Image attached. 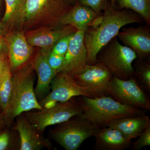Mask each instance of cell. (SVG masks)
<instances>
[{"mask_svg":"<svg viewBox=\"0 0 150 150\" xmlns=\"http://www.w3.org/2000/svg\"><path fill=\"white\" fill-rule=\"evenodd\" d=\"M144 22L138 13L127 9H118L112 6L109 0L102 14L96 18L85 31L87 64H92L98 62L97 56L100 49L116 37L122 28Z\"/></svg>","mask_w":150,"mask_h":150,"instance_id":"obj_1","label":"cell"},{"mask_svg":"<svg viewBox=\"0 0 150 150\" xmlns=\"http://www.w3.org/2000/svg\"><path fill=\"white\" fill-rule=\"evenodd\" d=\"M30 62L12 76L11 93L6 117L7 127H11L16 118L22 113L43 108L35 96L36 74Z\"/></svg>","mask_w":150,"mask_h":150,"instance_id":"obj_2","label":"cell"},{"mask_svg":"<svg viewBox=\"0 0 150 150\" xmlns=\"http://www.w3.org/2000/svg\"><path fill=\"white\" fill-rule=\"evenodd\" d=\"M76 98L82 110L81 115L100 129L107 127L116 118L144 115L146 112L122 104L108 95L95 98L79 96Z\"/></svg>","mask_w":150,"mask_h":150,"instance_id":"obj_3","label":"cell"},{"mask_svg":"<svg viewBox=\"0 0 150 150\" xmlns=\"http://www.w3.org/2000/svg\"><path fill=\"white\" fill-rule=\"evenodd\" d=\"M74 4L71 0H27L23 28H59L60 21Z\"/></svg>","mask_w":150,"mask_h":150,"instance_id":"obj_4","label":"cell"},{"mask_svg":"<svg viewBox=\"0 0 150 150\" xmlns=\"http://www.w3.org/2000/svg\"><path fill=\"white\" fill-rule=\"evenodd\" d=\"M100 129L80 114L56 124L48 133L50 139L65 150H76L87 139L94 137Z\"/></svg>","mask_w":150,"mask_h":150,"instance_id":"obj_5","label":"cell"},{"mask_svg":"<svg viewBox=\"0 0 150 150\" xmlns=\"http://www.w3.org/2000/svg\"><path fill=\"white\" fill-rule=\"evenodd\" d=\"M137 58L136 53L120 43L117 36L103 47L97 56L98 62L107 67L113 76L122 80L134 76L133 62Z\"/></svg>","mask_w":150,"mask_h":150,"instance_id":"obj_6","label":"cell"},{"mask_svg":"<svg viewBox=\"0 0 150 150\" xmlns=\"http://www.w3.org/2000/svg\"><path fill=\"white\" fill-rule=\"evenodd\" d=\"M82 112L76 97L66 102L57 103L50 107L23 113L38 131L43 134L46 127L64 122Z\"/></svg>","mask_w":150,"mask_h":150,"instance_id":"obj_7","label":"cell"},{"mask_svg":"<svg viewBox=\"0 0 150 150\" xmlns=\"http://www.w3.org/2000/svg\"><path fill=\"white\" fill-rule=\"evenodd\" d=\"M107 93L122 104L150 110L149 93L134 76L127 80L120 79L112 76L108 87Z\"/></svg>","mask_w":150,"mask_h":150,"instance_id":"obj_8","label":"cell"},{"mask_svg":"<svg viewBox=\"0 0 150 150\" xmlns=\"http://www.w3.org/2000/svg\"><path fill=\"white\" fill-rule=\"evenodd\" d=\"M112 76L102 63L86 64L82 72L74 76V79L91 98L107 96V89Z\"/></svg>","mask_w":150,"mask_h":150,"instance_id":"obj_9","label":"cell"},{"mask_svg":"<svg viewBox=\"0 0 150 150\" xmlns=\"http://www.w3.org/2000/svg\"><path fill=\"white\" fill-rule=\"evenodd\" d=\"M51 91L38 101L43 108L53 106L58 102H64L79 96L88 97V94L78 85L73 76L64 72L56 74L50 85Z\"/></svg>","mask_w":150,"mask_h":150,"instance_id":"obj_10","label":"cell"},{"mask_svg":"<svg viewBox=\"0 0 150 150\" xmlns=\"http://www.w3.org/2000/svg\"><path fill=\"white\" fill-rule=\"evenodd\" d=\"M8 50L10 70L12 74L31 61L33 47L28 42L21 30L9 31L5 36Z\"/></svg>","mask_w":150,"mask_h":150,"instance_id":"obj_11","label":"cell"},{"mask_svg":"<svg viewBox=\"0 0 150 150\" xmlns=\"http://www.w3.org/2000/svg\"><path fill=\"white\" fill-rule=\"evenodd\" d=\"M85 31L77 30L70 41L64 61L59 72L74 76L83 71L87 62V50L84 42Z\"/></svg>","mask_w":150,"mask_h":150,"instance_id":"obj_12","label":"cell"},{"mask_svg":"<svg viewBox=\"0 0 150 150\" xmlns=\"http://www.w3.org/2000/svg\"><path fill=\"white\" fill-rule=\"evenodd\" d=\"M15 119V126L12 127L18 132L20 150H40L43 148L54 149L50 139L38 132L23 113L17 116Z\"/></svg>","mask_w":150,"mask_h":150,"instance_id":"obj_13","label":"cell"},{"mask_svg":"<svg viewBox=\"0 0 150 150\" xmlns=\"http://www.w3.org/2000/svg\"><path fill=\"white\" fill-rule=\"evenodd\" d=\"M123 45L136 53L137 58L150 59V29L149 25L138 27H123L117 35Z\"/></svg>","mask_w":150,"mask_h":150,"instance_id":"obj_14","label":"cell"},{"mask_svg":"<svg viewBox=\"0 0 150 150\" xmlns=\"http://www.w3.org/2000/svg\"><path fill=\"white\" fill-rule=\"evenodd\" d=\"M51 51L40 48L30 62L37 76V84L34 91L38 101L49 93L51 81L57 74L48 63V56Z\"/></svg>","mask_w":150,"mask_h":150,"instance_id":"obj_15","label":"cell"},{"mask_svg":"<svg viewBox=\"0 0 150 150\" xmlns=\"http://www.w3.org/2000/svg\"><path fill=\"white\" fill-rule=\"evenodd\" d=\"M76 31V29L71 25L58 28H41L29 31L25 36L28 42L33 47L51 50L62 37Z\"/></svg>","mask_w":150,"mask_h":150,"instance_id":"obj_16","label":"cell"},{"mask_svg":"<svg viewBox=\"0 0 150 150\" xmlns=\"http://www.w3.org/2000/svg\"><path fill=\"white\" fill-rule=\"evenodd\" d=\"M103 12H97L88 7L80 4L77 1L61 20L59 27L71 25L77 30L85 31L90 25Z\"/></svg>","mask_w":150,"mask_h":150,"instance_id":"obj_17","label":"cell"},{"mask_svg":"<svg viewBox=\"0 0 150 150\" xmlns=\"http://www.w3.org/2000/svg\"><path fill=\"white\" fill-rule=\"evenodd\" d=\"M94 137L95 150H123L132 143L118 130L108 126L100 129Z\"/></svg>","mask_w":150,"mask_h":150,"instance_id":"obj_18","label":"cell"},{"mask_svg":"<svg viewBox=\"0 0 150 150\" xmlns=\"http://www.w3.org/2000/svg\"><path fill=\"white\" fill-rule=\"evenodd\" d=\"M149 123V117L144 114L116 118L107 126L116 129L124 137L131 140L138 137Z\"/></svg>","mask_w":150,"mask_h":150,"instance_id":"obj_19","label":"cell"},{"mask_svg":"<svg viewBox=\"0 0 150 150\" xmlns=\"http://www.w3.org/2000/svg\"><path fill=\"white\" fill-rule=\"evenodd\" d=\"M27 0H5L6 9L2 23L10 31L21 30L25 22Z\"/></svg>","mask_w":150,"mask_h":150,"instance_id":"obj_20","label":"cell"},{"mask_svg":"<svg viewBox=\"0 0 150 150\" xmlns=\"http://www.w3.org/2000/svg\"><path fill=\"white\" fill-rule=\"evenodd\" d=\"M115 7L127 9L142 17L147 25H150V0H115Z\"/></svg>","mask_w":150,"mask_h":150,"instance_id":"obj_21","label":"cell"},{"mask_svg":"<svg viewBox=\"0 0 150 150\" xmlns=\"http://www.w3.org/2000/svg\"><path fill=\"white\" fill-rule=\"evenodd\" d=\"M133 64L134 76L148 93H150V59L137 58Z\"/></svg>","mask_w":150,"mask_h":150,"instance_id":"obj_22","label":"cell"},{"mask_svg":"<svg viewBox=\"0 0 150 150\" xmlns=\"http://www.w3.org/2000/svg\"><path fill=\"white\" fill-rule=\"evenodd\" d=\"M12 76L9 68L2 76L0 80V105L2 114L5 118L11 93Z\"/></svg>","mask_w":150,"mask_h":150,"instance_id":"obj_23","label":"cell"},{"mask_svg":"<svg viewBox=\"0 0 150 150\" xmlns=\"http://www.w3.org/2000/svg\"><path fill=\"white\" fill-rule=\"evenodd\" d=\"M20 139L18 131L12 127L0 131V150H20Z\"/></svg>","mask_w":150,"mask_h":150,"instance_id":"obj_24","label":"cell"},{"mask_svg":"<svg viewBox=\"0 0 150 150\" xmlns=\"http://www.w3.org/2000/svg\"><path fill=\"white\" fill-rule=\"evenodd\" d=\"M138 139L131 143V149L140 150L146 146H150V123L143 130Z\"/></svg>","mask_w":150,"mask_h":150,"instance_id":"obj_25","label":"cell"},{"mask_svg":"<svg viewBox=\"0 0 150 150\" xmlns=\"http://www.w3.org/2000/svg\"><path fill=\"white\" fill-rule=\"evenodd\" d=\"M75 32L68 34L61 38L54 45L51 52L57 55L65 56L69 46L70 41Z\"/></svg>","mask_w":150,"mask_h":150,"instance_id":"obj_26","label":"cell"},{"mask_svg":"<svg viewBox=\"0 0 150 150\" xmlns=\"http://www.w3.org/2000/svg\"><path fill=\"white\" fill-rule=\"evenodd\" d=\"M109 0H78L77 2L81 5L90 8L97 12L101 13L106 7Z\"/></svg>","mask_w":150,"mask_h":150,"instance_id":"obj_27","label":"cell"},{"mask_svg":"<svg viewBox=\"0 0 150 150\" xmlns=\"http://www.w3.org/2000/svg\"><path fill=\"white\" fill-rule=\"evenodd\" d=\"M64 56L54 54L51 51L48 55V64L52 69L56 71L57 73L64 63Z\"/></svg>","mask_w":150,"mask_h":150,"instance_id":"obj_28","label":"cell"},{"mask_svg":"<svg viewBox=\"0 0 150 150\" xmlns=\"http://www.w3.org/2000/svg\"><path fill=\"white\" fill-rule=\"evenodd\" d=\"M9 68L8 57L0 54V76H2Z\"/></svg>","mask_w":150,"mask_h":150,"instance_id":"obj_29","label":"cell"},{"mask_svg":"<svg viewBox=\"0 0 150 150\" xmlns=\"http://www.w3.org/2000/svg\"><path fill=\"white\" fill-rule=\"evenodd\" d=\"M0 54L8 56V50L5 38L1 35H0Z\"/></svg>","mask_w":150,"mask_h":150,"instance_id":"obj_30","label":"cell"},{"mask_svg":"<svg viewBox=\"0 0 150 150\" xmlns=\"http://www.w3.org/2000/svg\"><path fill=\"white\" fill-rule=\"evenodd\" d=\"M7 126L6 121L2 114H0V131L5 128Z\"/></svg>","mask_w":150,"mask_h":150,"instance_id":"obj_31","label":"cell"},{"mask_svg":"<svg viewBox=\"0 0 150 150\" xmlns=\"http://www.w3.org/2000/svg\"><path fill=\"white\" fill-rule=\"evenodd\" d=\"M7 30L2 22L0 21V35L5 37L7 33Z\"/></svg>","mask_w":150,"mask_h":150,"instance_id":"obj_32","label":"cell"},{"mask_svg":"<svg viewBox=\"0 0 150 150\" xmlns=\"http://www.w3.org/2000/svg\"><path fill=\"white\" fill-rule=\"evenodd\" d=\"M110 1L111 5L115 7V0H110Z\"/></svg>","mask_w":150,"mask_h":150,"instance_id":"obj_33","label":"cell"},{"mask_svg":"<svg viewBox=\"0 0 150 150\" xmlns=\"http://www.w3.org/2000/svg\"><path fill=\"white\" fill-rule=\"evenodd\" d=\"M72 1V2L73 3V4H75V3L77 1H78V0H71Z\"/></svg>","mask_w":150,"mask_h":150,"instance_id":"obj_34","label":"cell"},{"mask_svg":"<svg viewBox=\"0 0 150 150\" xmlns=\"http://www.w3.org/2000/svg\"><path fill=\"white\" fill-rule=\"evenodd\" d=\"M2 114L1 108V105H0V114Z\"/></svg>","mask_w":150,"mask_h":150,"instance_id":"obj_35","label":"cell"},{"mask_svg":"<svg viewBox=\"0 0 150 150\" xmlns=\"http://www.w3.org/2000/svg\"><path fill=\"white\" fill-rule=\"evenodd\" d=\"M1 0H0V5H1Z\"/></svg>","mask_w":150,"mask_h":150,"instance_id":"obj_36","label":"cell"},{"mask_svg":"<svg viewBox=\"0 0 150 150\" xmlns=\"http://www.w3.org/2000/svg\"><path fill=\"white\" fill-rule=\"evenodd\" d=\"M2 76H0V80H1V78Z\"/></svg>","mask_w":150,"mask_h":150,"instance_id":"obj_37","label":"cell"}]
</instances>
